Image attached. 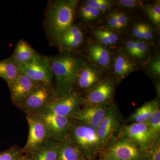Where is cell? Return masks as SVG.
Wrapping results in <instances>:
<instances>
[{
    "instance_id": "obj_35",
    "label": "cell",
    "mask_w": 160,
    "mask_h": 160,
    "mask_svg": "<svg viewBox=\"0 0 160 160\" xmlns=\"http://www.w3.org/2000/svg\"><path fill=\"white\" fill-rule=\"evenodd\" d=\"M139 2L135 0H120L118 3L123 7L126 8H133L138 6Z\"/></svg>"
},
{
    "instance_id": "obj_33",
    "label": "cell",
    "mask_w": 160,
    "mask_h": 160,
    "mask_svg": "<svg viewBox=\"0 0 160 160\" xmlns=\"http://www.w3.org/2000/svg\"><path fill=\"white\" fill-rule=\"evenodd\" d=\"M100 31L109 40L110 45L114 44V43H116L118 42V36L114 32L105 30H100Z\"/></svg>"
},
{
    "instance_id": "obj_34",
    "label": "cell",
    "mask_w": 160,
    "mask_h": 160,
    "mask_svg": "<svg viewBox=\"0 0 160 160\" xmlns=\"http://www.w3.org/2000/svg\"><path fill=\"white\" fill-rule=\"evenodd\" d=\"M126 50L130 55L135 57L136 49V41L130 40L127 42L126 46Z\"/></svg>"
},
{
    "instance_id": "obj_9",
    "label": "cell",
    "mask_w": 160,
    "mask_h": 160,
    "mask_svg": "<svg viewBox=\"0 0 160 160\" xmlns=\"http://www.w3.org/2000/svg\"><path fill=\"white\" fill-rule=\"evenodd\" d=\"M82 102V98L73 89L63 96L57 97L46 112L71 118L81 108Z\"/></svg>"
},
{
    "instance_id": "obj_5",
    "label": "cell",
    "mask_w": 160,
    "mask_h": 160,
    "mask_svg": "<svg viewBox=\"0 0 160 160\" xmlns=\"http://www.w3.org/2000/svg\"><path fill=\"white\" fill-rule=\"evenodd\" d=\"M57 97L53 85L40 84L24 101L20 109L26 114H41Z\"/></svg>"
},
{
    "instance_id": "obj_20",
    "label": "cell",
    "mask_w": 160,
    "mask_h": 160,
    "mask_svg": "<svg viewBox=\"0 0 160 160\" xmlns=\"http://www.w3.org/2000/svg\"><path fill=\"white\" fill-rule=\"evenodd\" d=\"M20 73L18 65L11 57L0 61V78L6 81L8 86L14 82Z\"/></svg>"
},
{
    "instance_id": "obj_26",
    "label": "cell",
    "mask_w": 160,
    "mask_h": 160,
    "mask_svg": "<svg viewBox=\"0 0 160 160\" xmlns=\"http://www.w3.org/2000/svg\"><path fill=\"white\" fill-rule=\"evenodd\" d=\"M24 155L22 149L12 146L0 152V160H18Z\"/></svg>"
},
{
    "instance_id": "obj_11",
    "label": "cell",
    "mask_w": 160,
    "mask_h": 160,
    "mask_svg": "<svg viewBox=\"0 0 160 160\" xmlns=\"http://www.w3.org/2000/svg\"><path fill=\"white\" fill-rule=\"evenodd\" d=\"M114 83L111 80L100 81L82 98V106L101 105L111 103L114 92Z\"/></svg>"
},
{
    "instance_id": "obj_14",
    "label": "cell",
    "mask_w": 160,
    "mask_h": 160,
    "mask_svg": "<svg viewBox=\"0 0 160 160\" xmlns=\"http://www.w3.org/2000/svg\"><path fill=\"white\" fill-rule=\"evenodd\" d=\"M118 135L132 140L139 145L142 149L155 140L147 122L132 123L122 126Z\"/></svg>"
},
{
    "instance_id": "obj_37",
    "label": "cell",
    "mask_w": 160,
    "mask_h": 160,
    "mask_svg": "<svg viewBox=\"0 0 160 160\" xmlns=\"http://www.w3.org/2000/svg\"><path fill=\"white\" fill-rule=\"evenodd\" d=\"M107 22H108L109 26L111 28H113V29H118L117 18L116 13L112 14L107 20Z\"/></svg>"
},
{
    "instance_id": "obj_12",
    "label": "cell",
    "mask_w": 160,
    "mask_h": 160,
    "mask_svg": "<svg viewBox=\"0 0 160 160\" xmlns=\"http://www.w3.org/2000/svg\"><path fill=\"white\" fill-rule=\"evenodd\" d=\"M40 84L20 73L14 82L8 86L12 102L20 109L25 100Z\"/></svg>"
},
{
    "instance_id": "obj_8",
    "label": "cell",
    "mask_w": 160,
    "mask_h": 160,
    "mask_svg": "<svg viewBox=\"0 0 160 160\" xmlns=\"http://www.w3.org/2000/svg\"><path fill=\"white\" fill-rule=\"evenodd\" d=\"M20 73L40 84H52L53 75L48 57L38 53L31 62L18 66Z\"/></svg>"
},
{
    "instance_id": "obj_6",
    "label": "cell",
    "mask_w": 160,
    "mask_h": 160,
    "mask_svg": "<svg viewBox=\"0 0 160 160\" xmlns=\"http://www.w3.org/2000/svg\"><path fill=\"white\" fill-rule=\"evenodd\" d=\"M99 155L119 160H144L142 147L132 140L119 135L106 146Z\"/></svg>"
},
{
    "instance_id": "obj_28",
    "label": "cell",
    "mask_w": 160,
    "mask_h": 160,
    "mask_svg": "<svg viewBox=\"0 0 160 160\" xmlns=\"http://www.w3.org/2000/svg\"><path fill=\"white\" fill-rule=\"evenodd\" d=\"M100 12L98 9L92 8L85 5L81 6L79 10L80 16L83 20L90 21L94 20L99 16Z\"/></svg>"
},
{
    "instance_id": "obj_36",
    "label": "cell",
    "mask_w": 160,
    "mask_h": 160,
    "mask_svg": "<svg viewBox=\"0 0 160 160\" xmlns=\"http://www.w3.org/2000/svg\"><path fill=\"white\" fill-rule=\"evenodd\" d=\"M95 35L98 41L102 44L105 45H110L109 40L101 32L100 29H98L95 31Z\"/></svg>"
},
{
    "instance_id": "obj_21",
    "label": "cell",
    "mask_w": 160,
    "mask_h": 160,
    "mask_svg": "<svg viewBox=\"0 0 160 160\" xmlns=\"http://www.w3.org/2000/svg\"><path fill=\"white\" fill-rule=\"evenodd\" d=\"M158 102V100L156 99L145 103L139 108H138L126 120L127 122H147L151 116L155 107Z\"/></svg>"
},
{
    "instance_id": "obj_31",
    "label": "cell",
    "mask_w": 160,
    "mask_h": 160,
    "mask_svg": "<svg viewBox=\"0 0 160 160\" xmlns=\"http://www.w3.org/2000/svg\"><path fill=\"white\" fill-rule=\"evenodd\" d=\"M140 25L144 39H151L153 37V34L150 27L148 25L144 23H140Z\"/></svg>"
},
{
    "instance_id": "obj_7",
    "label": "cell",
    "mask_w": 160,
    "mask_h": 160,
    "mask_svg": "<svg viewBox=\"0 0 160 160\" xmlns=\"http://www.w3.org/2000/svg\"><path fill=\"white\" fill-rule=\"evenodd\" d=\"M122 122V118L119 110L112 103L96 129L103 150L117 137L123 126Z\"/></svg>"
},
{
    "instance_id": "obj_27",
    "label": "cell",
    "mask_w": 160,
    "mask_h": 160,
    "mask_svg": "<svg viewBox=\"0 0 160 160\" xmlns=\"http://www.w3.org/2000/svg\"><path fill=\"white\" fill-rule=\"evenodd\" d=\"M145 10L150 20L157 26L160 24V2L155 3L151 6H148L145 8Z\"/></svg>"
},
{
    "instance_id": "obj_40",
    "label": "cell",
    "mask_w": 160,
    "mask_h": 160,
    "mask_svg": "<svg viewBox=\"0 0 160 160\" xmlns=\"http://www.w3.org/2000/svg\"><path fill=\"white\" fill-rule=\"evenodd\" d=\"M110 6H111V4H110V2L109 1H106V0H102V2L100 4L99 10H100V12L106 11Z\"/></svg>"
},
{
    "instance_id": "obj_15",
    "label": "cell",
    "mask_w": 160,
    "mask_h": 160,
    "mask_svg": "<svg viewBox=\"0 0 160 160\" xmlns=\"http://www.w3.org/2000/svg\"><path fill=\"white\" fill-rule=\"evenodd\" d=\"M83 38L82 32L79 27L72 25L57 39L53 44L61 49L72 50L82 44Z\"/></svg>"
},
{
    "instance_id": "obj_41",
    "label": "cell",
    "mask_w": 160,
    "mask_h": 160,
    "mask_svg": "<svg viewBox=\"0 0 160 160\" xmlns=\"http://www.w3.org/2000/svg\"><path fill=\"white\" fill-rule=\"evenodd\" d=\"M99 160H119L115 158L106 156L100 155V157L98 159Z\"/></svg>"
},
{
    "instance_id": "obj_4",
    "label": "cell",
    "mask_w": 160,
    "mask_h": 160,
    "mask_svg": "<svg viewBox=\"0 0 160 160\" xmlns=\"http://www.w3.org/2000/svg\"><path fill=\"white\" fill-rule=\"evenodd\" d=\"M26 118L29 126V134L22 150L24 155L31 157L50 138V135L41 114H26Z\"/></svg>"
},
{
    "instance_id": "obj_16",
    "label": "cell",
    "mask_w": 160,
    "mask_h": 160,
    "mask_svg": "<svg viewBox=\"0 0 160 160\" xmlns=\"http://www.w3.org/2000/svg\"><path fill=\"white\" fill-rule=\"evenodd\" d=\"M100 79L101 74L98 71L84 65L78 72L74 85L81 90H90L99 82Z\"/></svg>"
},
{
    "instance_id": "obj_25",
    "label": "cell",
    "mask_w": 160,
    "mask_h": 160,
    "mask_svg": "<svg viewBox=\"0 0 160 160\" xmlns=\"http://www.w3.org/2000/svg\"><path fill=\"white\" fill-rule=\"evenodd\" d=\"M142 149L144 160H160V138L153 140Z\"/></svg>"
},
{
    "instance_id": "obj_29",
    "label": "cell",
    "mask_w": 160,
    "mask_h": 160,
    "mask_svg": "<svg viewBox=\"0 0 160 160\" xmlns=\"http://www.w3.org/2000/svg\"><path fill=\"white\" fill-rule=\"evenodd\" d=\"M147 43L142 41H136V49L134 57L142 58L147 54L148 50Z\"/></svg>"
},
{
    "instance_id": "obj_19",
    "label": "cell",
    "mask_w": 160,
    "mask_h": 160,
    "mask_svg": "<svg viewBox=\"0 0 160 160\" xmlns=\"http://www.w3.org/2000/svg\"><path fill=\"white\" fill-rule=\"evenodd\" d=\"M59 141L50 138L31 156V160H57Z\"/></svg>"
},
{
    "instance_id": "obj_24",
    "label": "cell",
    "mask_w": 160,
    "mask_h": 160,
    "mask_svg": "<svg viewBox=\"0 0 160 160\" xmlns=\"http://www.w3.org/2000/svg\"><path fill=\"white\" fill-rule=\"evenodd\" d=\"M147 123L155 139L160 138V108L159 102L155 107Z\"/></svg>"
},
{
    "instance_id": "obj_17",
    "label": "cell",
    "mask_w": 160,
    "mask_h": 160,
    "mask_svg": "<svg viewBox=\"0 0 160 160\" xmlns=\"http://www.w3.org/2000/svg\"><path fill=\"white\" fill-rule=\"evenodd\" d=\"M38 53L26 41L21 39L18 42L11 57L19 66L31 62Z\"/></svg>"
},
{
    "instance_id": "obj_39",
    "label": "cell",
    "mask_w": 160,
    "mask_h": 160,
    "mask_svg": "<svg viewBox=\"0 0 160 160\" xmlns=\"http://www.w3.org/2000/svg\"><path fill=\"white\" fill-rule=\"evenodd\" d=\"M102 2V0H89V1H86L85 5L89 6V7L99 10L100 4H101Z\"/></svg>"
},
{
    "instance_id": "obj_42",
    "label": "cell",
    "mask_w": 160,
    "mask_h": 160,
    "mask_svg": "<svg viewBox=\"0 0 160 160\" xmlns=\"http://www.w3.org/2000/svg\"><path fill=\"white\" fill-rule=\"evenodd\" d=\"M18 160H31V158L28 156L24 155L22 157L20 158Z\"/></svg>"
},
{
    "instance_id": "obj_23",
    "label": "cell",
    "mask_w": 160,
    "mask_h": 160,
    "mask_svg": "<svg viewBox=\"0 0 160 160\" xmlns=\"http://www.w3.org/2000/svg\"><path fill=\"white\" fill-rule=\"evenodd\" d=\"M135 69L134 64L123 56H118L114 63L115 74L119 78L127 76Z\"/></svg>"
},
{
    "instance_id": "obj_18",
    "label": "cell",
    "mask_w": 160,
    "mask_h": 160,
    "mask_svg": "<svg viewBox=\"0 0 160 160\" xmlns=\"http://www.w3.org/2000/svg\"><path fill=\"white\" fill-rule=\"evenodd\" d=\"M86 159L77 147L68 137L59 141L57 160H85Z\"/></svg>"
},
{
    "instance_id": "obj_2",
    "label": "cell",
    "mask_w": 160,
    "mask_h": 160,
    "mask_svg": "<svg viewBox=\"0 0 160 160\" xmlns=\"http://www.w3.org/2000/svg\"><path fill=\"white\" fill-rule=\"evenodd\" d=\"M48 57V56H47ZM54 79L56 96H63L73 90L78 72L84 65L82 59L70 53L48 57Z\"/></svg>"
},
{
    "instance_id": "obj_1",
    "label": "cell",
    "mask_w": 160,
    "mask_h": 160,
    "mask_svg": "<svg viewBox=\"0 0 160 160\" xmlns=\"http://www.w3.org/2000/svg\"><path fill=\"white\" fill-rule=\"evenodd\" d=\"M78 1H49L44 13L43 28L47 38L54 43L59 37L72 25Z\"/></svg>"
},
{
    "instance_id": "obj_32",
    "label": "cell",
    "mask_w": 160,
    "mask_h": 160,
    "mask_svg": "<svg viewBox=\"0 0 160 160\" xmlns=\"http://www.w3.org/2000/svg\"><path fill=\"white\" fill-rule=\"evenodd\" d=\"M116 14L117 18L118 29H122V28L126 27L128 24V18L126 17V15L122 12L116 13Z\"/></svg>"
},
{
    "instance_id": "obj_38",
    "label": "cell",
    "mask_w": 160,
    "mask_h": 160,
    "mask_svg": "<svg viewBox=\"0 0 160 160\" xmlns=\"http://www.w3.org/2000/svg\"><path fill=\"white\" fill-rule=\"evenodd\" d=\"M132 31H133V34L136 37L140 39H144L142 29H141L140 23L134 26Z\"/></svg>"
},
{
    "instance_id": "obj_43",
    "label": "cell",
    "mask_w": 160,
    "mask_h": 160,
    "mask_svg": "<svg viewBox=\"0 0 160 160\" xmlns=\"http://www.w3.org/2000/svg\"><path fill=\"white\" fill-rule=\"evenodd\" d=\"M85 160H99L97 159H96V158H94L88 159H86Z\"/></svg>"
},
{
    "instance_id": "obj_22",
    "label": "cell",
    "mask_w": 160,
    "mask_h": 160,
    "mask_svg": "<svg viewBox=\"0 0 160 160\" xmlns=\"http://www.w3.org/2000/svg\"><path fill=\"white\" fill-rule=\"evenodd\" d=\"M89 57L92 61L103 67L109 66L110 63V54L109 52L102 46L97 44L92 45L89 48Z\"/></svg>"
},
{
    "instance_id": "obj_30",
    "label": "cell",
    "mask_w": 160,
    "mask_h": 160,
    "mask_svg": "<svg viewBox=\"0 0 160 160\" xmlns=\"http://www.w3.org/2000/svg\"><path fill=\"white\" fill-rule=\"evenodd\" d=\"M149 70L155 76L160 77V59L159 57H157L151 61L149 66Z\"/></svg>"
},
{
    "instance_id": "obj_10",
    "label": "cell",
    "mask_w": 160,
    "mask_h": 160,
    "mask_svg": "<svg viewBox=\"0 0 160 160\" xmlns=\"http://www.w3.org/2000/svg\"><path fill=\"white\" fill-rule=\"evenodd\" d=\"M49 131L50 138L60 141L68 136L72 120L71 118L45 112L41 113Z\"/></svg>"
},
{
    "instance_id": "obj_3",
    "label": "cell",
    "mask_w": 160,
    "mask_h": 160,
    "mask_svg": "<svg viewBox=\"0 0 160 160\" xmlns=\"http://www.w3.org/2000/svg\"><path fill=\"white\" fill-rule=\"evenodd\" d=\"M67 137L86 159L96 158L102 151L96 129L86 123L72 120Z\"/></svg>"
},
{
    "instance_id": "obj_13",
    "label": "cell",
    "mask_w": 160,
    "mask_h": 160,
    "mask_svg": "<svg viewBox=\"0 0 160 160\" xmlns=\"http://www.w3.org/2000/svg\"><path fill=\"white\" fill-rule=\"evenodd\" d=\"M112 103L82 106L71 119L86 123L96 129L106 116Z\"/></svg>"
}]
</instances>
